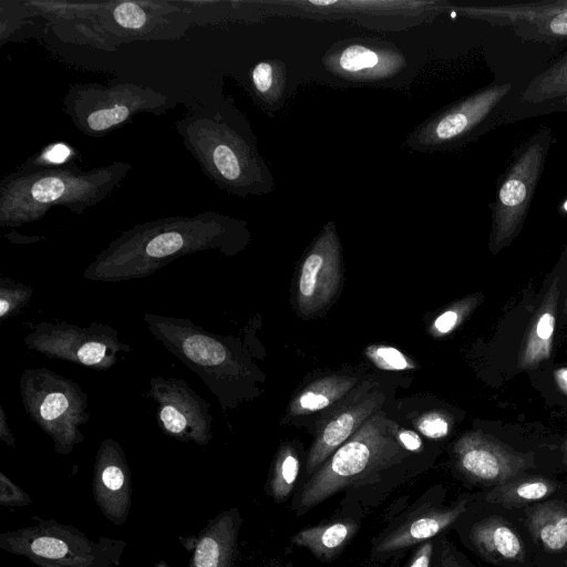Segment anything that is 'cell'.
I'll list each match as a JSON object with an SVG mask.
<instances>
[{"label":"cell","instance_id":"cell-7","mask_svg":"<svg viewBox=\"0 0 567 567\" xmlns=\"http://www.w3.org/2000/svg\"><path fill=\"white\" fill-rule=\"evenodd\" d=\"M147 396L161 431L177 441L206 446L213 439L210 404L177 378L153 377Z\"/></svg>","mask_w":567,"mask_h":567},{"label":"cell","instance_id":"cell-26","mask_svg":"<svg viewBox=\"0 0 567 567\" xmlns=\"http://www.w3.org/2000/svg\"><path fill=\"white\" fill-rule=\"evenodd\" d=\"M369 359L380 369L405 370L411 369L412 363L398 349L392 347L375 346L368 349Z\"/></svg>","mask_w":567,"mask_h":567},{"label":"cell","instance_id":"cell-33","mask_svg":"<svg viewBox=\"0 0 567 567\" xmlns=\"http://www.w3.org/2000/svg\"><path fill=\"white\" fill-rule=\"evenodd\" d=\"M434 538L423 542L402 567H433Z\"/></svg>","mask_w":567,"mask_h":567},{"label":"cell","instance_id":"cell-4","mask_svg":"<svg viewBox=\"0 0 567 567\" xmlns=\"http://www.w3.org/2000/svg\"><path fill=\"white\" fill-rule=\"evenodd\" d=\"M125 544L95 543L74 526L54 519L0 534V548L39 567H120Z\"/></svg>","mask_w":567,"mask_h":567},{"label":"cell","instance_id":"cell-22","mask_svg":"<svg viewBox=\"0 0 567 567\" xmlns=\"http://www.w3.org/2000/svg\"><path fill=\"white\" fill-rule=\"evenodd\" d=\"M567 96V54L534 76L522 92V101L543 103Z\"/></svg>","mask_w":567,"mask_h":567},{"label":"cell","instance_id":"cell-12","mask_svg":"<svg viewBox=\"0 0 567 567\" xmlns=\"http://www.w3.org/2000/svg\"><path fill=\"white\" fill-rule=\"evenodd\" d=\"M385 395L381 391L359 394L333 410L318 429L306 461L309 477L331 454L347 442L373 414L380 411Z\"/></svg>","mask_w":567,"mask_h":567},{"label":"cell","instance_id":"cell-43","mask_svg":"<svg viewBox=\"0 0 567 567\" xmlns=\"http://www.w3.org/2000/svg\"><path fill=\"white\" fill-rule=\"evenodd\" d=\"M561 104H563V105H565V106H567V96H566V97H564V99H561Z\"/></svg>","mask_w":567,"mask_h":567},{"label":"cell","instance_id":"cell-5","mask_svg":"<svg viewBox=\"0 0 567 567\" xmlns=\"http://www.w3.org/2000/svg\"><path fill=\"white\" fill-rule=\"evenodd\" d=\"M553 144V133L542 126L515 151L501 176L492 210L489 249L496 255L520 233Z\"/></svg>","mask_w":567,"mask_h":567},{"label":"cell","instance_id":"cell-1","mask_svg":"<svg viewBox=\"0 0 567 567\" xmlns=\"http://www.w3.org/2000/svg\"><path fill=\"white\" fill-rule=\"evenodd\" d=\"M399 427L382 411L373 414L300 486L292 509L301 516L334 494L368 482L406 456Z\"/></svg>","mask_w":567,"mask_h":567},{"label":"cell","instance_id":"cell-36","mask_svg":"<svg viewBox=\"0 0 567 567\" xmlns=\"http://www.w3.org/2000/svg\"><path fill=\"white\" fill-rule=\"evenodd\" d=\"M0 440L9 446H14L16 439L11 432L6 412L2 406H0Z\"/></svg>","mask_w":567,"mask_h":567},{"label":"cell","instance_id":"cell-13","mask_svg":"<svg viewBox=\"0 0 567 567\" xmlns=\"http://www.w3.org/2000/svg\"><path fill=\"white\" fill-rule=\"evenodd\" d=\"M241 525L236 507L212 518L195 539L188 567H236Z\"/></svg>","mask_w":567,"mask_h":567},{"label":"cell","instance_id":"cell-27","mask_svg":"<svg viewBox=\"0 0 567 567\" xmlns=\"http://www.w3.org/2000/svg\"><path fill=\"white\" fill-rule=\"evenodd\" d=\"M419 431L430 439H442L450 432L451 421L445 413L427 412L416 422Z\"/></svg>","mask_w":567,"mask_h":567},{"label":"cell","instance_id":"cell-24","mask_svg":"<svg viewBox=\"0 0 567 567\" xmlns=\"http://www.w3.org/2000/svg\"><path fill=\"white\" fill-rule=\"evenodd\" d=\"M481 299L480 295H474L455 302L435 319L434 330L439 334L450 333L475 309Z\"/></svg>","mask_w":567,"mask_h":567},{"label":"cell","instance_id":"cell-19","mask_svg":"<svg viewBox=\"0 0 567 567\" xmlns=\"http://www.w3.org/2000/svg\"><path fill=\"white\" fill-rule=\"evenodd\" d=\"M527 527L533 537L548 551L567 549V508L544 503L527 511Z\"/></svg>","mask_w":567,"mask_h":567},{"label":"cell","instance_id":"cell-29","mask_svg":"<svg viewBox=\"0 0 567 567\" xmlns=\"http://www.w3.org/2000/svg\"><path fill=\"white\" fill-rule=\"evenodd\" d=\"M65 185L58 177L41 178L31 187V196L39 203L54 202L64 193Z\"/></svg>","mask_w":567,"mask_h":567},{"label":"cell","instance_id":"cell-40","mask_svg":"<svg viewBox=\"0 0 567 567\" xmlns=\"http://www.w3.org/2000/svg\"><path fill=\"white\" fill-rule=\"evenodd\" d=\"M561 318L565 320L567 318V285L565 288V295L561 301Z\"/></svg>","mask_w":567,"mask_h":567},{"label":"cell","instance_id":"cell-14","mask_svg":"<svg viewBox=\"0 0 567 567\" xmlns=\"http://www.w3.org/2000/svg\"><path fill=\"white\" fill-rule=\"evenodd\" d=\"M553 275L524 336L517 364L520 370L536 369L550 358L561 300L560 276Z\"/></svg>","mask_w":567,"mask_h":567},{"label":"cell","instance_id":"cell-10","mask_svg":"<svg viewBox=\"0 0 567 567\" xmlns=\"http://www.w3.org/2000/svg\"><path fill=\"white\" fill-rule=\"evenodd\" d=\"M466 501L449 507L425 504L414 507L374 539L372 556L386 559L436 537L452 526L466 512Z\"/></svg>","mask_w":567,"mask_h":567},{"label":"cell","instance_id":"cell-44","mask_svg":"<svg viewBox=\"0 0 567 567\" xmlns=\"http://www.w3.org/2000/svg\"><path fill=\"white\" fill-rule=\"evenodd\" d=\"M156 567H168V566L165 564H158Z\"/></svg>","mask_w":567,"mask_h":567},{"label":"cell","instance_id":"cell-41","mask_svg":"<svg viewBox=\"0 0 567 567\" xmlns=\"http://www.w3.org/2000/svg\"><path fill=\"white\" fill-rule=\"evenodd\" d=\"M559 212L563 213V214H567V197L560 204Z\"/></svg>","mask_w":567,"mask_h":567},{"label":"cell","instance_id":"cell-30","mask_svg":"<svg viewBox=\"0 0 567 567\" xmlns=\"http://www.w3.org/2000/svg\"><path fill=\"white\" fill-rule=\"evenodd\" d=\"M30 495L13 483L3 472L0 473V504L2 506H27Z\"/></svg>","mask_w":567,"mask_h":567},{"label":"cell","instance_id":"cell-21","mask_svg":"<svg viewBox=\"0 0 567 567\" xmlns=\"http://www.w3.org/2000/svg\"><path fill=\"white\" fill-rule=\"evenodd\" d=\"M300 471V460L291 445L278 451L267 483L268 495L277 503L286 502L292 494Z\"/></svg>","mask_w":567,"mask_h":567},{"label":"cell","instance_id":"cell-3","mask_svg":"<svg viewBox=\"0 0 567 567\" xmlns=\"http://www.w3.org/2000/svg\"><path fill=\"white\" fill-rule=\"evenodd\" d=\"M23 408L47 433L58 454H70L84 440L89 395L75 381L48 368L24 369L19 381Z\"/></svg>","mask_w":567,"mask_h":567},{"label":"cell","instance_id":"cell-23","mask_svg":"<svg viewBox=\"0 0 567 567\" xmlns=\"http://www.w3.org/2000/svg\"><path fill=\"white\" fill-rule=\"evenodd\" d=\"M34 289L11 278L0 279V319L3 322L27 307Z\"/></svg>","mask_w":567,"mask_h":567},{"label":"cell","instance_id":"cell-38","mask_svg":"<svg viewBox=\"0 0 567 567\" xmlns=\"http://www.w3.org/2000/svg\"><path fill=\"white\" fill-rule=\"evenodd\" d=\"M558 386L567 394V368L559 369L556 372Z\"/></svg>","mask_w":567,"mask_h":567},{"label":"cell","instance_id":"cell-37","mask_svg":"<svg viewBox=\"0 0 567 567\" xmlns=\"http://www.w3.org/2000/svg\"><path fill=\"white\" fill-rule=\"evenodd\" d=\"M70 155V150L62 144H58L53 146L48 153H47V159L53 163H61Z\"/></svg>","mask_w":567,"mask_h":567},{"label":"cell","instance_id":"cell-15","mask_svg":"<svg viewBox=\"0 0 567 567\" xmlns=\"http://www.w3.org/2000/svg\"><path fill=\"white\" fill-rule=\"evenodd\" d=\"M511 89V83L492 84L462 100L434 123L433 141L449 142L468 133L494 112Z\"/></svg>","mask_w":567,"mask_h":567},{"label":"cell","instance_id":"cell-17","mask_svg":"<svg viewBox=\"0 0 567 567\" xmlns=\"http://www.w3.org/2000/svg\"><path fill=\"white\" fill-rule=\"evenodd\" d=\"M470 539L489 558L518 560L524 556V547L518 535L499 517H487L474 524Z\"/></svg>","mask_w":567,"mask_h":567},{"label":"cell","instance_id":"cell-6","mask_svg":"<svg viewBox=\"0 0 567 567\" xmlns=\"http://www.w3.org/2000/svg\"><path fill=\"white\" fill-rule=\"evenodd\" d=\"M23 341L29 350L50 359L101 371L110 370L120 355L131 351L128 344L121 342L115 329L100 322L85 327L65 321L40 322L31 326Z\"/></svg>","mask_w":567,"mask_h":567},{"label":"cell","instance_id":"cell-25","mask_svg":"<svg viewBox=\"0 0 567 567\" xmlns=\"http://www.w3.org/2000/svg\"><path fill=\"white\" fill-rule=\"evenodd\" d=\"M378 63L379 56L377 52L359 44L346 48L339 58L340 68L348 72L372 69Z\"/></svg>","mask_w":567,"mask_h":567},{"label":"cell","instance_id":"cell-2","mask_svg":"<svg viewBox=\"0 0 567 567\" xmlns=\"http://www.w3.org/2000/svg\"><path fill=\"white\" fill-rule=\"evenodd\" d=\"M150 333L190 369L225 409L246 368L227 338L208 332L187 318L144 313Z\"/></svg>","mask_w":567,"mask_h":567},{"label":"cell","instance_id":"cell-39","mask_svg":"<svg viewBox=\"0 0 567 567\" xmlns=\"http://www.w3.org/2000/svg\"><path fill=\"white\" fill-rule=\"evenodd\" d=\"M262 567H293L290 561L271 560Z\"/></svg>","mask_w":567,"mask_h":567},{"label":"cell","instance_id":"cell-32","mask_svg":"<svg viewBox=\"0 0 567 567\" xmlns=\"http://www.w3.org/2000/svg\"><path fill=\"white\" fill-rule=\"evenodd\" d=\"M116 22L128 29H137L144 25L146 21L145 12L135 3L123 2L114 10Z\"/></svg>","mask_w":567,"mask_h":567},{"label":"cell","instance_id":"cell-18","mask_svg":"<svg viewBox=\"0 0 567 567\" xmlns=\"http://www.w3.org/2000/svg\"><path fill=\"white\" fill-rule=\"evenodd\" d=\"M358 378L350 375L323 377L307 388L291 402V415L317 412L344 399L357 386Z\"/></svg>","mask_w":567,"mask_h":567},{"label":"cell","instance_id":"cell-8","mask_svg":"<svg viewBox=\"0 0 567 567\" xmlns=\"http://www.w3.org/2000/svg\"><path fill=\"white\" fill-rule=\"evenodd\" d=\"M457 470L475 482L502 484L528 467L525 455L481 432H468L453 449Z\"/></svg>","mask_w":567,"mask_h":567},{"label":"cell","instance_id":"cell-11","mask_svg":"<svg viewBox=\"0 0 567 567\" xmlns=\"http://www.w3.org/2000/svg\"><path fill=\"white\" fill-rule=\"evenodd\" d=\"M93 496L102 514L113 524L126 522L132 503V476L121 445L102 441L93 467Z\"/></svg>","mask_w":567,"mask_h":567},{"label":"cell","instance_id":"cell-28","mask_svg":"<svg viewBox=\"0 0 567 567\" xmlns=\"http://www.w3.org/2000/svg\"><path fill=\"white\" fill-rule=\"evenodd\" d=\"M128 115V109L124 105H115L111 109H102L87 116V125L93 131H103L112 125L123 122Z\"/></svg>","mask_w":567,"mask_h":567},{"label":"cell","instance_id":"cell-16","mask_svg":"<svg viewBox=\"0 0 567 567\" xmlns=\"http://www.w3.org/2000/svg\"><path fill=\"white\" fill-rule=\"evenodd\" d=\"M361 523L352 516H340L300 529L291 536L293 545L310 551L318 560H334L354 538Z\"/></svg>","mask_w":567,"mask_h":567},{"label":"cell","instance_id":"cell-31","mask_svg":"<svg viewBox=\"0 0 567 567\" xmlns=\"http://www.w3.org/2000/svg\"><path fill=\"white\" fill-rule=\"evenodd\" d=\"M218 172L227 179H236L240 174L238 159L230 147L218 145L213 153Z\"/></svg>","mask_w":567,"mask_h":567},{"label":"cell","instance_id":"cell-9","mask_svg":"<svg viewBox=\"0 0 567 567\" xmlns=\"http://www.w3.org/2000/svg\"><path fill=\"white\" fill-rule=\"evenodd\" d=\"M341 284L338 241L333 234L323 235L303 259L297 286V307L308 318L331 303Z\"/></svg>","mask_w":567,"mask_h":567},{"label":"cell","instance_id":"cell-42","mask_svg":"<svg viewBox=\"0 0 567 567\" xmlns=\"http://www.w3.org/2000/svg\"><path fill=\"white\" fill-rule=\"evenodd\" d=\"M563 449H564V453H565V456H566V460H567V441L565 442Z\"/></svg>","mask_w":567,"mask_h":567},{"label":"cell","instance_id":"cell-20","mask_svg":"<svg viewBox=\"0 0 567 567\" xmlns=\"http://www.w3.org/2000/svg\"><path fill=\"white\" fill-rule=\"evenodd\" d=\"M555 484L544 477L509 480L487 494V501L504 506H523L545 498L555 491Z\"/></svg>","mask_w":567,"mask_h":567},{"label":"cell","instance_id":"cell-34","mask_svg":"<svg viewBox=\"0 0 567 567\" xmlns=\"http://www.w3.org/2000/svg\"><path fill=\"white\" fill-rule=\"evenodd\" d=\"M251 76L254 85L259 92L266 93L271 89L274 82V71L270 63H258L254 68Z\"/></svg>","mask_w":567,"mask_h":567},{"label":"cell","instance_id":"cell-35","mask_svg":"<svg viewBox=\"0 0 567 567\" xmlns=\"http://www.w3.org/2000/svg\"><path fill=\"white\" fill-rule=\"evenodd\" d=\"M398 440L406 451L415 452L422 447V440L411 430H400L398 432Z\"/></svg>","mask_w":567,"mask_h":567}]
</instances>
